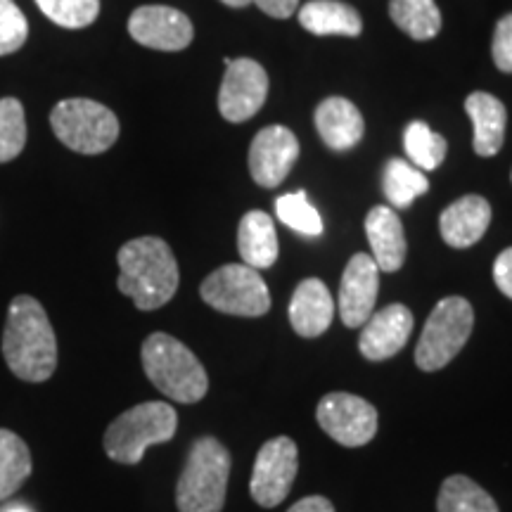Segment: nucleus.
<instances>
[{
  "mask_svg": "<svg viewBox=\"0 0 512 512\" xmlns=\"http://www.w3.org/2000/svg\"><path fill=\"white\" fill-rule=\"evenodd\" d=\"M494 280L505 297L512 299V247L498 254L494 264Z\"/></svg>",
  "mask_w": 512,
  "mask_h": 512,
  "instance_id": "nucleus-33",
  "label": "nucleus"
},
{
  "mask_svg": "<svg viewBox=\"0 0 512 512\" xmlns=\"http://www.w3.org/2000/svg\"><path fill=\"white\" fill-rule=\"evenodd\" d=\"M50 22L64 29H83L100 15V0H36Z\"/></svg>",
  "mask_w": 512,
  "mask_h": 512,
  "instance_id": "nucleus-30",
  "label": "nucleus"
},
{
  "mask_svg": "<svg viewBox=\"0 0 512 512\" xmlns=\"http://www.w3.org/2000/svg\"><path fill=\"white\" fill-rule=\"evenodd\" d=\"M202 299L228 316L259 318L271 309V294L259 271L247 264H226L204 278Z\"/></svg>",
  "mask_w": 512,
  "mask_h": 512,
  "instance_id": "nucleus-8",
  "label": "nucleus"
},
{
  "mask_svg": "<svg viewBox=\"0 0 512 512\" xmlns=\"http://www.w3.org/2000/svg\"><path fill=\"white\" fill-rule=\"evenodd\" d=\"M3 356L24 382H48L57 370V337L43 304L29 294L12 299L3 332Z\"/></svg>",
  "mask_w": 512,
  "mask_h": 512,
  "instance_id": "nucleus-1",
  "label": "nucleus"
},
{
  "mask_svg": "<svg viewBox=\"0 0 512 512\" xmlns=\"http://www.w3.org/2000/svg\"><path fill=\"white\" fill-rule=\"evenodd\" d=\"M3 512H29L24 505H10V508H5Z\"/></svg>",
  "mask_w": 512,
  "mask_h": 512,
  "instance_id": "nucleus-37",
  "label": "nucleus"
},
{
  "mask_svg": "<svg viewBox=\"0 0 512 512\" xmlns=\"http://www.w3.org/2000/svg\"><path fill=\"white\" fill-rule=\"evenodd\" d=\"M318 425L337 444L366 446L377 434V411L373 403L347 392L325 394L316 411Z\"/></svg>",
  "mask_w": 512,
  "mask_h": 512,
  "instance_id": "nucleus-10",
  "label": "nucleus"
},
{
  "mask_svg": "<svg viewBox=\"0 0 512 512\" xmlns=\"http://www.w3.org/2000/svg\"><path fill=\"white\" fill-rule=\"evenodd\" d=\"M143 370L155 387L178 403H197L209 392V375L192 351L166 332H152L143 342Z\"/></svg>",
  "mask_w": 512,
  "mask_h": 512,
  "instance_id": "nucleus-3",
  "label": "nucleus"
},
{
  "mask_svg": "<svg viewBox=\"0 0 512 512\" xmlns=\"http://www.w3.org/2000/svg\"><path fill=\"white\" fill-rule=\"evenodd\" d=\"M413 332V313L403 304H389L363 323L358 349L368 361H387L406 347Z\"/></svg>",
  "mask_w": 512,
  "mask_h": 512,
  "instance_id": "nucleus-15",
  "label": "nucleus"
},
{
  "mask_svg": "<svg viewBox=\"0 0 512 512\" xmlns=\"http://www.w3.org/2000/svg\"><path fill=\"white\" fill-rule=\"evenodd\" d=\"M510 178H512V174H510Z\"/></svg>",
  "mask_w": 512,
  "mask_h": 512,
  "instance_id": "nucleus-38",
  "label": "nucleus"
},
{
  "mask_svg": "<svg viewBox=\"0 0 512 512\" xmlns=\"http://www.w3.org/2000/svg\"><path fill=\"white\" fill-rule=\"evenodd\" d=\"M176 430V408L166 401H147L114 418L102 444L114 463L138 465L147 448L171 441Z\"/></svg>",
  "mask_w": 512,
  "mask_h": 512,
  "instance_id": "nucleus-5",
  "label": "nucleus"
},
{
  "mask_svg": "<svg viewBox=\"0 0 512 512\" xmlns=\"http://www.w3.org/2000/svg\"><path fill=\"white\" fill-rule=\"evenodd\" d=\"M382 188L384 197L392 207L406 209L430 190V181L418 166L406 162V159H389L387 166H384Z\"/></svg>",
  "mask_w": 512,
  "mask_h": 512,
  "instance_id": "nucleus-24",
  "label": "nucleus"
},
{
  "mask_svg": "<svg viewBox=\"0 0 512 512\" xmlns=\"http://www.w3.org/2000/svg\"><path fill=\"white\" fill-rule=\"evenodd\" d=\"M275 214L285 223L287 228L297 230V233L306 235V238H318L323 235V219L316 211V207L306 200V192H292V195L278 197L275 202Z\"/></svg>",
  "mask_w": 512,
  "mask_h": 512,
  "instance_id": "nucleus-28",
  "label": "nucleus"
},
{
  "mask_svg": "<svg viewBox=\"0 0 512 512\" xmlns=\"http://www.w3.org/2000/svg\"><path fill=\"white\" fill-rule=\"evenodd\" d=\"M299 157V140L290 128L266 126L249 145V174L261 188H278Z\"/></svg>",
  "mask_w": 512,
  "mask_h": 512,
  "instance_id": "nucleus-12",
  "label": "nucleus"
},
{
  "mask_svg": "<svg viewBox=\"0 0 512 512\" xmlns=\"http://www.w3.org/2000/svg\"><path fill=\"white\" fill-rule=\"evenodd\" d=\"M119 292L133 299L140 311L162 309L178 290V264L162 238H138L126 242L117 254Z\"/></svg>",
  "mask_w": 512,
  "mask_h": 512,
  "instance_id": "nucleus-2",
  "label": "nucleus"
},
{
  "mask_svg": "<svg viewBox=\"0 0 512 512\" xmlns=\"http://www.w3.org/2000/svg\"><path fill=\"white\" fill-rule=\"evenodd\" d=\"M254 3L259 5V8L264 10L266 15H271L275 19H287V17L294 15L299 0H254Z\"/></svg>",
  "mask_w": 512,
  "mask_h": 512,
  "instance_id": "nucleus-34",
  "label": "nucleus"
},
{
  "mask_svg": "<svg viewBox=\"0 0 512 512\" xmlns=\"http://www.w3.org/2000/svg\"><path fill=\"white\" fill-rule=\"evenodd\" d=\"M316 128L323 143L339 152L356 147L366 131L361 112L347 98H328L320 102L316 110Z\"/></svg>",
  "mask_w": 512,
  "mask_h": 512,
  "instance_id": "nucleus-19",
  "label": "nucleus"
},
{
  "mask_svg": "<svg viewBox=\"0 0 512 512\" xmlns=\"http://www.w3.org/2000/svg\"><path fill=\"white\" fill-rule=\"evenodd\" d=\"M389 15L415 41H430L441 31V12L434 0H392Z\"/></svg>",
  "mask_w": 512,
  "mask_h": 512,
  "instance_id": "nucleus-25",
  "label": "nucleus"
},
{
  "mask_svg": "<svg viewBox=\"0 0 512 512\" xmlns=\"http://www.w3.org/2000/svg\"><path fill=\"white\" fill-rule=\"evenodd\" d=\"M299 470V451L290 437H275L256 456L249 494L261 508H275L290 494Z\"/></svg>",
  "mask_w": 512,
  "mask_h": 512,
  "instance_id": "nucleus-9",
  "label": "nucleus"
},
{
  "mask_svg": "<svg viewBox=\"0 0 512 512\" xmlns=\"http://www.w3.org/2000/svg\"><path fill=\"white\" fill-rule=\"evenodd\" d=\"M238 249L247 266L271 268L278 261V235L271 216L264 211H249L242 216L238 230Z\"/></svg>",
  "mask_w": 512,
  "mask_h": 512,
  "instance_id": "nucleus-21",
  "label": "nucleus"
},
{
  "mask_svg": "<svg viewBox=\"0 0 512 512\" xmlns=\"http://www.w3.org/2000/svg\"><path fill=\"white\" fill-rule=\"evenodd\" d=\"M377 290H380V268L370 254H354L344 268L339 285V316L347 328H361L373 316Z\"/></svg>",
  "mask_w": 512,
  "mask_h": 512,
  "instance_id": "nucleus-14",
  "label": "nucleus"
},
{
  "mask_svg": "<svg viewBox=\"0 0 512 512\" xmlns=\"http://www.w3.org/2000/svg\"><path fill=\"white\" fill-rule=\"evenodd\" d=\"M226 76H223L219 93V110L223 119L242 124L252 119L264 107L268 95V74L259 62L240 57V60H223Z\"/></svg>",
  "mask_w": 512,
  "mask_h": 512,
  "instance_id": "nucleus-11",
  "label": "nucleus"
},
{
  "mask_svg": "<svg viewBox=\"0 0 512 512\" xmlns=\"http://www.w3.org/2000/svg\"><path fill=\"white\" fill-rule=\"evenodd\" d=\"M31 451L27 441L0 427V501H8L31 475Z\"/></svg>",
  "mask_w": 512,
  "mask_h": 512,
  "instance_id": "nucleus-23",
  "label": "nucleus"
},
{
  "mask_svg": "<svg viewBox=\"0 0 512 512\" xmlns=\"http://www.w3.org/2000/svg\"><path fill=\"white\" fill-rule=\"evenodd\" d=\"M403 145L413 166L420 171H434L446 159V138L434 133L425 121H411L403 131Z\"/></svg>",
  "mask_w": 512,
  "mask_h": 512,
  "instance_id": "nucleus-27",
  "label": "nucleus"
},
{
  "mask_svg": "<svg viewBox=\"0 0 512 512\" xmlns=\"http://www.w3.org/2000/svg\"><path fill=\"white\" fill-rule=\"evenodd\" d=\"M465 112L475 126V152L479 157H494L503 147L505 124H508V112L505 105L491 93H472L465 100Z\"/></svg>",
  "mask_w": 512,
  "mask_h": 512,
  "instance_id": "nucleus-20",
  "label": "nucleus"
},
{
  "mask_svg": "<svg viewBox=\"0 0 512 512\" xmlns=\"http://www.w3.org/2000/svg\"><path fill=\"white\" fill-rule=\"evenodd\" d=\"M221 3L230 5V8H245V5L252 3V0H221Z\"/></svg>",
  "mask_w": 512,
  "mask_h": 512,
  "instance_id": "nucleus-36",
  "label": "nucleus"
},
{
  "mask_svg": "<svg viewBox=\"0 0 512 512\" xmlns=\"http://www.w3.org/2000/svg\"><path fill=\"white\" fill-rule=\"evenodd\" d=\"M439 512H501L494 498H491L477 482L465 475L448 477L439 489L437 498Z\"/></svg>",
  "mask_w": 512,
  "mask_h": 512,
  "instance_id": "nucleus-26",
  "label": "nucleus"
},
{
  "mask_svg": "<svg viewBox=\"0 0 512 512\" xmlns=\"http://www.w3.org/2000/svg\"><path fill=\"white\" fill-rule=\"evenodd\" d=\"M128 34L145 48L176 53L190 46L195 29L181 10L166 5H143L128 19Z\"/></svg>",
  "mask_w": 512,
  "mask_h": 512,
  "instance_id": "nucleus-13",
  "label": "nucleus"
},
{
  "mask_svg": "<svg viewBox=\"0 0 512 512\" xmlns=\"http://www.w3.org/2000/svg\"><path fill=\"white\" fill-rule=\"evenodd\" d=\"M29 22L15 0H0V55H12L27 43Z\"/></svg>",
  "mask_w": 512,
  "mask_h": 512,
  "instance_id": "nucleus-31",
  "label": "nucleus"
},
{
  "mask_svg": "<svg viewBox=\"0 0 512 512\" xmlns=\"http://www.w3.org/2000/svg\"><path fill=\"white\" fill-rule=\"evenodd\" d=\"M335 302L328 285L318 278L302 280L292 294L290 323L299 337H320L330 328Z\"/></svg>",
  "mask_w": 512,
  "mask_h": 512,
  "instance_id": "nucleus-17",
  "label": "nucleus"
},
{
  "mask_svg": "<svg viewBox=\"0 0 512 512\" xmlns=\"http://www.w3.org/2000/svg\"><path fill=\"white\" fill-rule=\"evenodd\" d=\"M230 479V453L214 437L192 444L176 484L178 512H221Z\"/></svg>",
  "mask_w": 512,
  "mask_h": 512,
  "instance_id": "nucleus-4",
  "label": "nucleus"
},
{
  "mask_svg": "<svg viewBox=\"0 0 512 512\" xmlns=\"http://www.w3.org/2000/svg\"><path fill=\"white\" fill-rule=\"evenodd\" d=\"M287 512H335V505L325 496H306L294 503Z\"/></svg>",
  "mask_w": 512,
  "mask_h": 512,
  "instance_id": "nucleus-35",
  "label": "nucleus"
},
{
  "mask_svg": "<svg viewBox=\"0 0 512 512\" xmlns=\"http://www.w3.org/2000/svg\"><path fill=\"white\" fill-rule=\"evenodd\" d=\"M27 145V119L22 102L15 98L0 100V164L12 162Z\"/></svg>",
  "mask_w": 512,
  "mask_h": 512,
  "instance_id": "nucleus-29",
  "label": "nucleus"
},
{
  "mask_svg": "<svg viewBox=\"0 0 512 512\" xmlns=\"http://www.w3.org/2000/svg\"><path fill=\"white\" fill-rule=\"evenodd\" d=\"M50 124L55 136L69 150L81 155H102L119 138L117 114L110 107L86 98L57 102L55 110L50 112Z\"/></svg>",
  "mask_w": 512,
  "mask_h": 512,
  "instance_id": "nucleus-7",
  "label": "nucleus"
},
{
  "mask_svg": "<svg viewBox=\"0 0 512 512\" xmlns=\"http://www.w3.org/2000/svg\"><path fill=\"white\" fill-rule=\"evenodd\" d=\"M366 233L373 259L380 271L394 273L406 261V233L394 209L373 207L366 216Z\"/></svg>",
  "mask_w": 512,
  "mask_h": 512,
  "instance_id": "nucleus-18",
  "label": "nucleus"
},
{
  "mask_svg": "<svg viewBox=\"0 0 512 512\" xmlns=\"http://www.w3.org/2000/svg\"><path fill=\"white\" fill-rule=\"evenodd\" d=\"M475 328V311L463 297H446L434 306L422 330L415 363L425 373L446 368L460 354Z\"/></svg>",
  "mask_w": 512,
  "mask_h": 512,
  "instance_id": "nucleus-6",
  "label": "nucleus"
},
{
  "mask_svg": "<svg viewBox=\"0 0 512 512\" xmlns=\"http://www.w3.org/2000/svg\"><path fill=\"white\" fill-rule=\"evenodd\" d=\"M299 22L316 36H358L363 29L361 15L351 5L337 0H311L299 10Z\"/></svg>",
  "mask_w": 512,
  "mask_h": 512,
  "instance_id": "nucleus-22",
  "label": "nucleus"
},
{
  "mask_svg": "<svg viewBox=\"0 0 512 512\" xmlns=\"http://www.w3.org/2000/svg\"><path fill=\"white\" fill-rule=\"evenodd\" d=\"M491 223V204L479 195H465L441 211L439 230L448 247L467 249L484 238Z\"/></svg>",
  "mask_w": 512,
  "mask_h": 512,
  "instance_id": "nucleus-16",
  "label": "nucleus"
},
{
  "mask_svg": "<svg viewBox=\"0 0 512 512\" xmlns=\"http://www.w3.org/2000/svg\"><path fill=\"white\" fill-rule=\"evenodd\" d=\"M496 67L505 74H512V12L496 24L494 43H491Z\"/></svg>",
  "mask_w": 512,
  "mask_h": 512,
  "instance_id": "nucleus-32",
  "label": "nucleus"
}]
</instances>
